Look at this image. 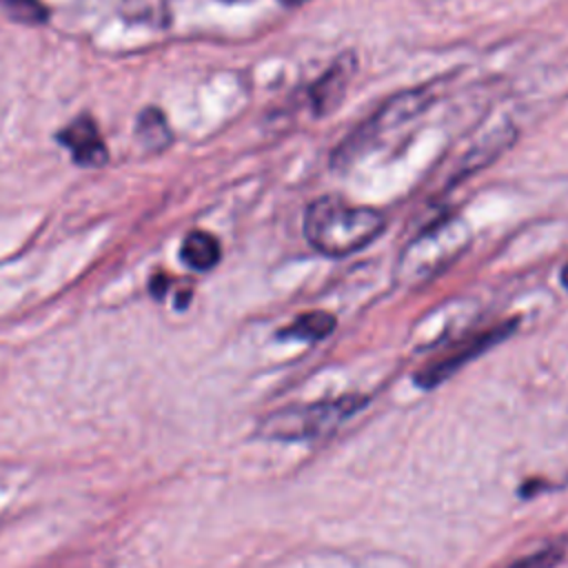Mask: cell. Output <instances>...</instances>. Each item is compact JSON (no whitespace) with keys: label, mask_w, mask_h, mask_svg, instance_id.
Returning a JSON list of instances; mask_svg holds the SVG:
<instances>
[{"label":"cell","mask_w":568,"mask_h":568,"mask_svg":"<svg viewBox=\"0 0 568 568\" xmlns=\"http://www.w3.org/2000/svg\"><path fill=\"white\" fill-rule=\"evenodd\" d=\"M384 231V217L368 206H353L337 195H322L304 213L308 244L328 257L351 255Z\"/></svg>","instance_id":"1"},{"label":"cell","mask_w":568,"mask_h":568,"mask_svg":"<svg viewBox=\"0 0 568 568\" xmlns=\"http://www.w3.org/2000/svg\"><path fill=\"white\" fill-rule=\"evenodd\" d=\"M366 406L364 395H339L311 404L284 406L257 424V435L275 442H306L333 433L344 419Z\"/></svg>","instance_id":"2"},{"label":"cell","mask_w":568,"mask_h":568,"mask_svg":"<svg viewBox=\"0 0 568 568\" xmlns=\"http://www.w3.org/2000/svg\"><path fill=\"white\" fill-rule=\"evenodd\" d=\"M470 244V231L462 217H448L422 231L397 262L402 284H424L439 275Z\"/></svg>","instance_id":"3"},{"label":"cell","mask_w":568,"mask_h":568,"mask_svg":"<svg viewBox=\"0 0 568 568\" xmlns=\"http://www.w3.org/2000/svg\"><path fill=\"white\" fill-rule=\"evenodd\" d=\"M433 100V93L424 89L399 91L386 100L364 124H359L351 138H346L333 153V166H348L364 149L375 144L382 135L404 126L410 118L419 115Z\"/></svg>","instance_id":"4"},{"label":"cell","mask_w":568,"mask_h":568,"mask_svg":"<svg viewBox=\"0 0 568 568\" xmlns=\"http://www.w3.org/2000/svg\"><path fill=\"white\" fill-rule=\"evenodd\" d=\"M515 328V322L510 324H501L495 328H488L486 333L473 335L470 339L457 344L455 348H450L446 355H442L439 359H433L430 364H426L424 368H419L415 373V384L419 388H435L439 384H444L450 375H455L464 364H468L470 359L479 357L484 351H488L490 346L499 344L504 337H508Z\"/></svg>","instance_id":"5"},{"label":"cell","mask_w":568,"mask_h":568,"mask_svg":"<svg viewBox=\"0 0 568 568\" xmlns=\"http://www.w3.org/2000/svg\"><path fill=\"white\" fill-rule=\"evenodd\" d=\"M357 60L353 53H342L326 71L324 75L311 87V104L317 115H326L335 111L351 84V78L355 75Z\"/></svg>","instance_id":"6"},{"label":"cell","mask_w":568,"mask_h":568,"mask_svg":"<svg viewBox=\"0 0 568 568\" xmlns=\"http://www.w3.org/2000/svg\"><path fill=\"white\" fill-rule=\"evenodd\" d=\"M58 142L64 144L80 166H102L106 162V146L95 122L89 115H80L58 133Z\"/></svg>","instance_id":"7"},{"label":"cell","mask_w":568,"mask_h":568,"mask_svg":"<svg viewBox=\"0 0 568 568\" xmlns=\"http://www.w3.org/2000/svg\"><path fill=\"white\" fill-rule=\"evenodd\" d=\"M517 131L506 124V126H499L495 131H490L486 138H481L468 153L466 158L459 162L457 166V178L455 180H462L466 175H473L477 173L481 166H486L488 162H493L506 146H510V142L515 140Z\"/></svg>","instance_id":"8"},{"label":"cell","mask_w":568,"mask_h":568,"mask_svg":"<svg viewBox=\"0 0 568 568\" xmlns=\"http://www.w3.org/2000/svg\"><path fill=\"white\" fill-rule=\"evenodd\" d=\"M220 242L206 233V231H191L182 246H180V257L186 266L193 271H209L220 262Z\"/></svg>","instance_id":"9"},{"label":"cell","mask_w":568,"mask_h":568,"mask_svg":"<svg viewBox=\"0 0 568 568\" xmlns=\"http://www.w3.org/2000/svg\"><path fill=\"white\" fill-rule=\"evenodd\" d=\"M335 328V317L326 311H308L297 315L282 333L280 337H293V339H304V342H317L324 339L333 333Z\"/></svg>","instance_id":"10"},{"label":"cell","mask_w":568,"mask_h":568,"mask_svg":"<svg viewBox=\"0 0 568 568\" xmlns=\"http://www.w3.org/2000/svg\"><path fill=\"white\" fill-rule=\"evenodd\" d=\"M135 135L142 142L144 149L151 151H162L169 142H171V129L166 124V118L160 109H144L138 115V124H135Z\"/></svg>","instance_id":"11"},{"label":"cell","mask_w":568,"mask_h":568,"mask_svg":"<svg viewBox=\"0 0 568 568\" xmlns=\"http://www.w3.org/2000/svg\"><path fill=\"white\" fill-rule=\"evenodd\" d=\"M566 555V544L561 539H555L528 555H521L506 564L504 568H555Z\"/></svg>","instance_id":"12"},{"label":"cell","mask_w":568,"mask_h":568,"mask_svg":"<svg viewBox=\"0 0 568 568\" xmlns=\"http://www.w3.org/2000/svg\"><path fill=\"white\" fill-rule=\"evenodd\" d=\"M0 11L22 24H40L47 20V7L40 0H0Z\"/></svg>","instance_id":"13"},{"label":"cell","mask_w":568,"mask_h":568,"mask_svg":"<svg viewBox=\"0 0 568 568\" xmlns=\"http://www.w3.org/2000/svg\"><path fill=\"white\" fill-rule=\"evenodd\" d=\"M561 282H564V286L568 288V264L561 268Z\"/></svg>","instance_id":"14"},{"label":"cell","mask_w":568,"mask_h":568,"mask_svg":"<svg viewBox=\"0 0 568 568\" xmlns=\"http://www.w3.org/2000/svg\"><path fill=\"white\" fill-rule=\"evenodd\" d=\"M282 4H286V7H297V4H302V2H306V0H280Z\"/></svg>","instance_id":"15"}]
</instances>
